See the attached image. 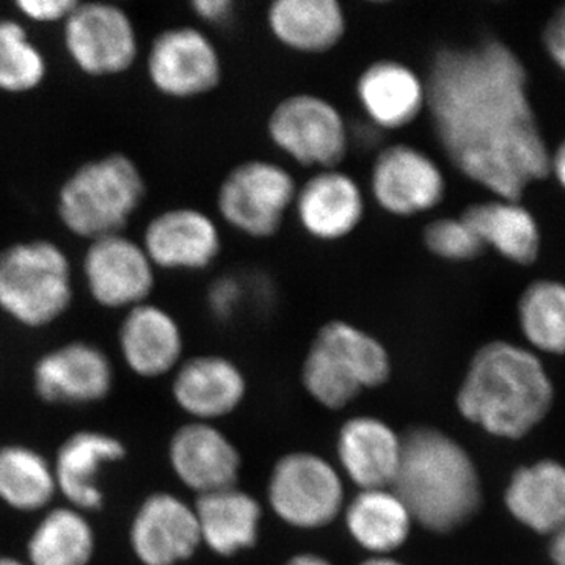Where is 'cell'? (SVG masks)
I'll list each match as a JSON object with an SVG mask.
<instances>
[{"label": "cell", "instance_id": "obj_1", "mask_svg": "<svg viewBox=\"0 0 565 565\" xmlns=\"http://www.w3.org/2000/svg\"><path fill=\"white\" fill-rule=\"evenodd\" d=\"M427 111L438 143L468 180L519 202L550 173V151L526 92V71L498 40L435 52Z\"/></svg>", "mask_w": 565, "mask_h": 565}, {"label": "cell", "instance_id": "obj_2", "mask_svg": "<svg viewBox=\"0 0 565 565\" xmlns=\"http://www.w3.org/2000/svg\"><path fill=\"white\" fill-rule=\"evenodd\" d=\"M556 388L530 348L490 341L475 352L456 394L459 415L489 437L520 441L552 414Z\"/></svg>", "mask_w": 565, "mask_h": 565}, {"label": "cell", "instance_id": "obj_3", "mask_svg": "<svg viewBox=\"0 0 565 565\" xmlns=\"http://www.w3.org/2000/svg\"><path fill=\"white\" fill-rule=\"evenodd\" d=\"M392 489L407 505L415 525L441 535L468 525L484 501L473 456L433 426L412 427L403 435V459Z\"/></svg>", "mask_w": 565, "mask_h": 565}, {"label": "cell", "instance_id": "obj_4", "mask_svg": "<svg viewBox=\"0 0 565 565\" xmlns=\"http://www.w3.org/2000/svg\"><path fill=\"white\" fill-rule=\"evenodd\" d=\"M147 196V181L131 156L114 151L81 163L58 188L55 212L63 228L92 241L125 233Z\"/></svg>", "mask_w": 565, "mask_h": 565}, {"label": "cell", "instance_id": "obj_5", "mask_svg": "<svg viewBox=\"0 0 565 565\" xmlns=\"http://www.w3.org/2000/svg\"><path fill=\"white\" fill-rule=\"evenodd\" d=\"M74 300L73 263L47 237L18 241L0 250V311L24 329H46Z\"/></svg>", "mask_w": 565, "mask_h": 565}, {"label": "cell", "instance_id": "obj_6", "mask_svg": "<svg viewBox=\"0 0 565 565\" xmlns=\"http://www.w3.org/2000/svg\"><path fill=\"white\" fill-rule=\"evenodd\" d=\"M392 377V359L366 330L334 319L318 330L302 364L307 393L329 411H343L364 390L379 388Z\"/></svg>", "mask_w": 565, "mask_h": 565}, {"label": "cell", "instance_id": "obj_7", "mask_svg": "<svg viewBox=\"0 0 565 565\" xmlns=\"http://www.w3.org/2000/svg\"><path fill=\"white\" fill-rule=\"evenodd\" d=\"M267 501L286 525L321 530L343 512V478L329 460L315 452H289L270 471Z\"/></svg>", "mask_w": 565, "mask_h": 565}, {"label": "cell", "instance_id": "obj_8", "mask_svg": "<svg viewBox=\"0 0 565 565\" xmlns=\"http://www.w3.org/2000/svg\"><path fill=\"white\" fill-rule=\"evenodd\" d=\"M297 182L278 163L250 159L237 163L223 178L217 211L223 222L253 239H269L280 232L294 207Z\"/></svg>", "mask_w": 565, "mask_h": 565}, {"label": "cell", "instance_id": "obj_9", "mask_svg": "<svg viewBox=\"0 0 565 565\" xmlns=\"http://www.w3.org/2000/svg\"><path fill=\"white\" fill-rule=\"evenodd\" d=\"M267 136L299 166L338 169L349 151V129L343 114L329 99L297 93L281 99L270 111Z\"/></svg>", "mask_w": 565, "mask_h": 565}, {"label": "cell", "instance_id": "obj_10", "mask_svg": "<svg viewBox=\"0 0 565 565\" xmlns=\"http://www.w3.org/2000/svg\"><path fill=\"white\" fill-rule=\"evenodd\" d=\"M71 63L93 79L117 77L136 65L139 35L128 11L110 2H81L62 25Z\"/></svg>", "mask_w": 565, "mask_h": 565}, {"label": "cell", "instance_id": "obj_11", "mask_svg": "<svg viewBox=\"0 0 565 565\" xmlns=\"http://www.w3.org/2000/svg\"><path fill=\"white\" fill-rule=\"evenodd\" d=\"M148 81L172 99L206 95L222 81V61L210 36L191 25L166 29L152 40L147 54Z\"/></svg>", "mask_w": 565, "mask_h": 565}, {"label": "cell", "instance_id": "obj_12", "mask_svg": "<svg viewBox=\"0 0 565 565\" xmlns=\"http://www.w3.org/2000/svg\"><path fill=\"white\" fill-rule=\"evenodd\" d=\"M156 267L140 243L125 233L88 243L82 277L93 302L106 310H131L150 302Z\"/></svg>", "mask_w": 565, "mask_h": 565}, {"label": "cell", "instance_id": "obj_13", "mask_svg": "<svg viewBox=\"0 0 565 565\" xmlns=\"http://www.w3.org/2000/svg\"><path fill=\"white\" fill-rule=\"evenodd\" d=\"M374 202L394 217H414L444 202L446 182L437 162L411 145L379 152L371 169Z\"/></svg>", "mask_w": 565, "mask_h": 565}, {"label": "cell", "instance_id": "obj_14", "mask_svg": "<svg viewBox=\"0 0 565 565\" xmlns=\"http://www.w3.org/2000/svg\"><path fill=\"white\" fill-rule=\"evenodd\" d=\"M109 355L90 341H70L51 349L33 366V388L47 404H93L114 388Z\"/></svg>", "mask_w": 565, "mask_h": 565}, {"label": "cell", "instance_id": "obj_15", "mask_svg": "<svg viewBox=\"0 0 565 565\" xmlns=\"http://www.w3.org/2000/svg\"><path fill=\"white\" fill-rule=\"evenodd\" d=\"M129 544L141 565H178L191 559L202 545L193 505L173 493H151L134 515Z\"/></svg>", "mask_w": 565, "mask_h": 565}, {"label": "cell", "instance_id": "obj_16", "mask_svg": "<svg viewBox=\"0 0 565 565\" xmlns=\"http://www.w3.org/2000/svg\"><path fill=\"white\" fill-rule=\"evenodd\" d=\"M140 244L156 269L203 270L221 255L222 236L206 212L172 207L147 223Z\"/></svg>", "mask_w": 565, "mask_h": 565}, {"label": "cell", "instance_id": "obj_17", "mask_svg": "<svg viewBox=\"0 0 565 565\" xmlns=\"http://www.w3.org/2000/svg\"><path fill=\"white\" fill-rule=\"evenodd\" d=\"M169 460L177 478L196 497L237 486L243 467L233 441L203 422L184 424L173 434Z\"/></svg>", "mask_w": 565, "mask_h": 565}, {"label": "cell", "instance_id": "obj_18", "mask_svg": "<svg viewBox=\"0 0 565 565\" xmlns=\"http://www.w3.org/2000/svg\"><path fill=\"white\" fill-rule=\"evenodd\" d=\"M294 211L311 237L334 243L359 228L366 202L351 174L340 169L319 170L297 189Z\"/></svg>", "mask_w": 565, "mask_h": 565}, {"label": "cell", "instance_id": "obj_19", "mask_svg": "<svg viewBox=\"0 0 565 565\" xmlns=\"http://www.w3.org/2000/svg\"><path fill=\"white\" fill-rule=\"evenodd\" d=\"M126 446L120 438L102 430H79L66 438L55 455V482L58 493L71 508L85 514L99 511L104 492L99 476L107 465L125 459Z\"/></svg>", "mask_w": 565, "mask_h": 565}, {"label": "cell", "instance_id": "obj_20", "mask_svg": "<svg viewBox=\"0 0 565 565\" xmlns=\"http://www.w3.org/2000/svg\"><path fill=\"white\" fill-rule=\"evenodd\" d=\"M503 503L520 526L552 537L565 525V463L544 457L520 465L505 482Z\"/></svg>", "mask_w": 565, "mask_h": 565}, {"label": "cell", "instance_id": "obj_21", "mask_svg": "<svg viewBox=\"0 0 565 565\" xmlns=\"http://www.w3.org/2000/svg\"><path fill=\"white\" fill-rule=\"evenodd\" d=\"M174 403L193 422L211 423L243 404L247 381L236 363L222 355H199L177 367L172 382Z\"/></svg>", "mask_w": 565, "mask_h": 565}, {"label": "cell", "instance_id": "obj_22", "mask_svg": "<svg viewBox=\"0 0 565 565\" xmlns=\"http://www.w3.org/2000/svg\"><path fill=\"white\" fill-rule=\"evenodd\" d=\"M338 460L360 490L392 489L401 459L403 437L375 416H353L341 426Z\"/></svg>", "mask_w": 565, "mask_h": 565}, {"label": "cell", "instance_id": "obj_23", "mask_svg": "<svg viewBox=\"0 0 565 565\" xmlns=\"http://www.w3.org/2000/svg\"><path fill=\"white\" fill-rule=\"evenodd\" d=\"M118 345L122 362L134 374L158 379L180 366L184 337L172 313L145 302L126 311L118 330Z\"/></svg>", "mask_w": 565, "mask_h": 565}, {"label": "cell", "instance_id": "obj_24", "mask_svg": "<svg viewBox=\"0 0 565 565\" xmlns=\"http://www.w3.org/2000/svg\"><path fill=\"white\" fill-rule=\"evenodd\" d=\"M356 98L374 126L399 131L427 110L426 81L403 62H374L356 81Z\"/></svg>", "mask_w": 565, "mask_h": 565}, {"label": "cell", "instance_id": "obj_25", "mask_svg": "<svg viewBox=\"0 0 565 565\" xmlns=\"http://www.w3.org/2000/svg\"><path fill=\"white\" fill-rule=\"evenodd\" d=\"M202 544L222 557L236 556L258 544L263 509L239 487L199 494L193 504Z\"/></svg>", "mask_w": 565, "mask_h": 565}, {"label": "cell", "instance_id": "obj_26", "mask_svg": "<svg viewBox=\"0 0 565 565\" xmlns=\"http://www.w3.org/2000/svg\"><path fill=\"white\" fill-rule=\"evenodd\" d=\"M274 39L299 54H326L344 39L348 20L337 0H275L267 10Z\"/></svg>", "mask_w": 565, "mask_h": 565}, {"label": "cell", "instance_id": "obj_27", "mask_svg": "<svg viewBox=\"0 0 565 565\" xmlns=\"http://www.w3.org/2000/svg\"><path fill=\"white\" fill-rule=\"evenodd\" d=\"M344 523L353 541L373 556H392L403 548L415 525L393 489L360 490L345 504Z\"/></svg>", "mask_w": 565, "mask_h": 565}, {"label": "cell", "instance_id": "obj_28", "mask_svg": "<svg viewBox=\"0 0 565 565\" xmlns=\"http://www.w3.org/2000/svg\"><path fill=\"white\" fill-rule=\"evenodd\" d=\"M462 218L482 244L490 245L509 262L534 263L541 248V233L530 211L514 200L497 199L463 211Z\"/></svg>", "mask_w": 565, "mask_h": 565}, {"label": "cell", "instance_id": "obj_29", "mask_svg": "<svg viewBox=\"0 0 565 565\" xmlns=\"http://www.w3.org/2000/svg\"><path fill=\"white\" fill-rule=\"evenodd\" d=\"M96 552V534L85 512L54 508L41 516L28 541L29 565H88Z\"/></svg>", "mask_w": 565, "mask_h": 565}, {"label": "cell", "instance_id": "obj_30", "mask_svg": "<svg viewBox=\"0 0 565 565\" xmlns=\"http://www.w3.org/2000/svg\"><path fill=\"white\" fill-rule=\"evenodd\" d=\"M58 493L54 467L25 445L0 448V501L18 512H39Z\"/></svg>", "mask_w": 565, "mask_h": 565}, {"label": "cell", "instance_id": "obj_31", "mask_svg": "<svg viewBox=\"0 0 565 565\" xmlns=\"http://www.w3.org/2000/svg\"><path fill=\"white\" fill-rule=\"evenodd\" d=\"M519 323L535 353L565 355V285L535 281L520 297Z\"/></svg>", "mask_w": 565, "mask_h": 565}, {"label": "cell", "instance_id": "obj_32", "mask_svg": "<svg viewBox=\"0 0 565 565\" xmlns=\"http://www.w3.org/2000/svg\"><path fill=\"white\" fill-rule=\"evenodd\" d=\"M46 55L28 28L13 18H0V93L28 95L47 79Z\"/></svg>", "mask_w": 565, "mask_h": 565}, {"label": "cell", "instance_id": "obj_33", "mask_svg": "<svg viewBox=\"0 0 565 565\" xmlns=\"http://www.w3.org/2000/svg\"><path fill=\"white\" fill-rule=\"evenodd\" d=\"M423 241L427 250L446 262H470L486 250V245L462 215L430 222L424 228Z\"/></svg>", "mask_w": 565, "mask_h": 565}, {"label": "cell", "instance_id": "obj_34", "mask_svg": "<svg viewBox=\"0 0 565 565\" xmlns=\"http://www.w3.org/2000/svg\"><path fill=\"white\" fill-rule=\"evenodd\" d=\"M77 3L79 0H17L13 7L33 24L63 25Z\"/></svg>", "mask_w": 565, "mask_h": 565}, {"label": "cell", "instance_id": "obj_35", "mask_svg": "<svg viewBox=\"0 0 565 565\" xmlns=\"http://www.w3.org/2000/svg\"><path fill=\"white\" fill-rule=\"evenodd\" d=\"M241 302V286L233 278H222L212 285L210 307L217 318L226 319L234 313Z\"/></svg>", "mask_w": 565, "mask_h": 565}, {"label": "cell", "instance_id": "obj_36", "mask_svg": "<svg viewBox=\"0 0 565 565\" xmlns=\"http://www.w3.org/2000/svg\"><path fill=\"white\" fill-rule=\"evenodd\" d=\"M234 7L232 0H195L191 3L193 14L210 25H223L232 21Z\"/></svg>", "mask_w": 565, "mask_h": 565}, {"label": "cell", "instance_id": "obj_37", "mask_svg": "<svg viewBox=\"0 0 565 565\" xmlns=\"http://www.w3.org/2000/svg\"><path fill=\"white\" fill-rule=\"evenodd\" d=\"M544 41L553 61L565 71V6L546 24Z\"/></svg>", "mask_w": 565, "mask_h": 565}, {"label": "cell", "instance_id": "obj_38", "mask_svg": "<svg viewBox=\"0 0 565 565\" xmlns=\"http://www.w3.org/2000/svg\"><path fill=\"white\" fill-rule=\"evenodd\" d=\"M546 553L553 565H565V525L548 539Z\"/></svg>", "mask_w": 565, "mask_h": 565}, {"label": "cell", "instance_id": "obj_39", "mask_svg": "<svg viewBox=\"0 0 565 565\" xmlns=\"http://www.w3.org/2000/svg\"><path fill=\"white\" fill-rule=\"evenodd\" d=\"M550 172L555 174L556 180L565 189V139L556 148V151L550 156Z\"/></svg>", "mask_w": 565, "mask_h": 565}, {"label": "cell", "instance_id": "obj_40", "mask_svg": "<svg viewBox=\"0 0 565 565\" xmlns=\"http://www.w3.org/2000/svg\"><path fill=\"white\" fill-rule=\"evenodd\" d=\"M285 565H333L327 557L316 553H299L292 556Z\"/></svg>", "mask_w": 565, "mask_h": 565}, {"label": "cell", "instance_id": "obj_41", "mask_svg": "<svg viewBox=\"0 0 565 565\" xmlns=\"http://www.w3.org/2000/svg\"><path fill=\"white\" fill-rule=\"evenodd\" d=\"M359 565H407L397 561L396 557L393 556H371L367 559H364L363 563Z\"/></svg>", "mask_w": 565, "mask_h": 565}, {"label": "cell", "instance_id": "obj_42", "mask_svg": "<svg viewBox=\"0 0 565 565\" xmlns=\"http://www.w3.org/2000/svg\"><path fill=\"white\" fill-rule=\"evenodd\" d=\"M0 565H29L28 561L18 559V557L0 556Z\"/></svg>", "mask_w": 565, "mask_h": 565}]
</instances>
